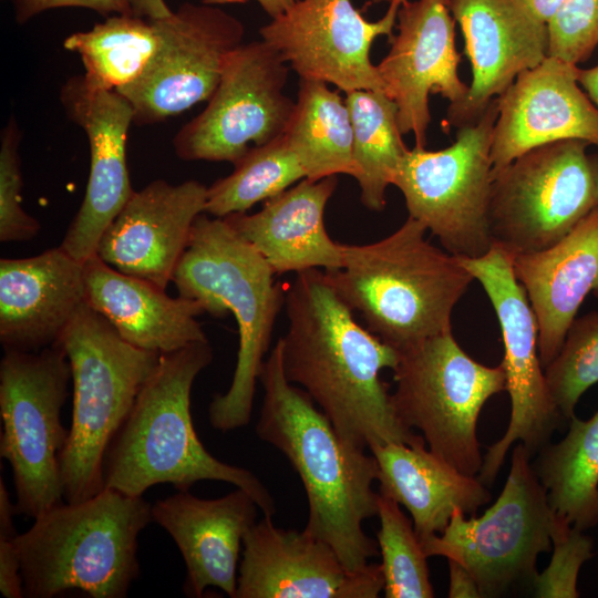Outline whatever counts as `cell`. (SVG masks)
<instances>
[{
    "mask_svg": "<svg viewBox=\"0 0 598 598\" xmlns=\"http://www.w3.org/2000/svg\"><path fill=\"white\" fill-rule=\"evenodd\" d=\"M285 310L288 326L279 338L285 375L343 441L361 450L425 442L400 421L380 375L396 367L399 351L358 322L324 270L296 274L286 288Z\"/></svg>",
    "mask_w": 598,
    "mask_h": 598,
    "instance_id": "obj_1",
    "label": "cell"
},
{
    "mask_svg": "<svg viewBox=\"0 0 598 598\" xmlns=\"http://www.w3.org/2000/svg\"><path fill=\"white\" fill-rule=\"evenodd\" d=\"M264 399L257 436L280 451L299 475L308 502L303 529L329 544L349 571H360L379 554L362 524L377 516L374 456L343 441L312 399L289 382L280 339L265 359Z\"/></svg>",
    "mask_w": 598,
    "mask_h": 598,
    "instance_id": "obj_2",
    "label": "cell"
},
{
    "mask_svg": "<svg viewBox=\"0 0 598 598\" xmlns=\"http://www.w3.org/2000/svg\"><path fill=\"white\" fill-rule=\"evenodd\" d=\"M208 340L162 353L134 406L112 442L103 463L104 488L143 496L168 483L189 491L199 481H220L245 489L264 515L272 516L275 501L250 471L213 456L199 440L190 413L196 377L210 364Z\"/></svg>",
    "mask_w": 598,
    "mask_h": 598,
    "instance_id": "obj_3",
    "label": "cell"
},
{
    "mask_svg": "<svg viewBox=\"0 0 598 598\" xmlns=\"http://www.w3.org/2000/svg\"><path fill=\"white\" fill-rule=\"evenodd\" d=\"M426 231L409 216L380 240L341 244V268L326 271L365 328L399 352L452 331L453 309L474 280Z\"/></svg>",
    "mask_w": 598,
    "mask_h": 598,
    "instance_id": "obj_4",
    "label": "cell"
},
{
    "mask_svg": "<svg viewBox=\"0 0 598 598\" xmlns=\"http://www.w3.org/2000/svg\"><path fill=\"white\" fill-rule=\"evenodd\" d=\"M266 259L224 218L200 214L172 281L178 295L199 302L215 318L231 313L239 336L236 367L224 394L208 406L210 425L221 432L249 424L259 373L269 351L286 288Z\"/></svg>",
    "mask_w": 598,
    "mask_h": 598,
    "instance_id": "obj_5",
    "label": "cell"
},
{
    "mask_svg": "<svg viewBox=\"0 0 598 598\" xmlns=\"http://www.w3.org/2000/svg\"><path fill=\"white\" fill-rule=\"evenodd\" d=\"M143 496L104 488L63 502L34 519L14 542L24 597L53 598L78 589L93 598H124L140 575L138 536L152 522Z\"/></svg>",
    "mask_w": 598,
    "mask_h": 598,
    "instance_id": "obj_6",
    "label": "cell"
},
{
    "mask_svg": "<svg viewBox=\"0 0 598 598\" xmlns=\"http://www.w3.org/2000/svg\"><path fill=\"white\" fill-rule=\"evenodd\" d=\"M59 344L72 374V420L60 455L64 501L78 503L104 489L107 447L156 369L159 353L136 348L86 302Z\"/></svg>",
    "mask_w": 598,
    "mask_h": 598,
    "instance_id": "obj_7",
    "label": "cell"
},
{
    "mask_svg": "<svg viewBox=\"0 0 598 598\" xmlns=\"http://www.w3.org/2000/svg\"><path fill=\"white\" fill-rule=\"evenodd\" d=\"M400 353L391 393L400 421L416 429L430 451L475 476L483 457L476 434L485 402L506 390L502 364L486 367L472 359L452 331L426 339Z\"/></svg>",
    "mask_w": 598,
    "mask_h": 598,
    "instance_id": "obj_8",
    "label": "cell"
},
{
    "mask_svg": "<svg viewBox=\"0 0 598 598\" xmlns=\"http://www.w3.org/2000/svg\"><path fill=\"white\" fill-rule=\"evenodd\" d=\"M71 367L59 344L9 350L0 362V456L11 466L18 515L35 518L63 503L60 455L69 437L61 411Z\"/></svg>",
    "mask_w": 598,
    "mask_h": 598,
    "instance_id": "obj_9",
    "label": "cell"
},
{
    "mask_svg": "<svg viewBox=\"0 0 598 598\" xmlns=\"http://www.w3.org/2000/svg\"><path fill=\"white\" fill-rule=\"evenodd\" d=\"M530 454L519 443L495 503L480 517L456 508L441 533L421 542L427 557L442 556L465 567L482 597H501L533 587L536 561L551 548L553 512Z\"/></svg>",
    "mask_w": 598,
    "mask_h": 598,
    "instance_id": "obj_10",
    "label": "cell"
},
{
    "mask_svg": "<svg viewBox=\"0 0 598 598\" xmlns=\"http://www.w3.org/2000/svg\"><path fill=\"white\" fill-rule=\"evenodd\" d=\"M588 145L581 140L548 143L492 171L493 245L511 258L543 250L598 206V159Z\"/></svg>",
    "mask_w": 598,
    "mask_h": 598,
    "instance_id": "obj_11",
    "label": "cell"
},
{
    "mask_svg": "<svg viewBox=\"0 0 598 598\" xmlns=\"http://www.w3.org/2000/svg\"><path fill=\"white\" fill-rule=\"evenodd\" d=\"M497 112L496 97L476 122L456 128L450 146L409 148L392 181L404 197L409 216L456 257L476 258L493 246L491 150Z\"/></svg>",
    "mask_w": 598,
    "mask_h": 598,
    "instance_id": "obj_12",
    "label": "cell"
},
{
    "mask_svg": "<svg viewBox=\"0 0 598 598\" xmlns=\"http://www.w3.org/2000/svg\"><path fill=\"white\" fill-rule=\"evenodd\" d=\"M289 69L264 40L240 44L207 106L173 138L176 155L234 165L251 147L282 136L296 105L285 93Z\"/></svg>",
    "mask_w": 598,
    "mask_h": 598,
    "instance_id": "obj_13",
    "label": "cell"
},
{
    "mask_svg": "<svg viewBox=\"0 0 598 598\" xmlns=\"http://www.w3.org/2000/svg\"><path fill=\"white\" fill-rule=\"evenodd\" d=\"M458 258L488 296L504 343L501 364L511 398V419L503 437L488 447L477 474L480 481L489 486L516 441L534 455L549 443L563 416L549 394L539 360L536 317L514 274L511 257L493 245L483 256Z\"/></svg>",
    "mask_w": 598,
    "mask_h": 598,
    "instance_id": "obj_14",
    "label": "cell"
},
{
    "mask_svg": "<svg viewBox=\"0 0 598 598\" xmlns=\"http://www.w3.org/2000/svg\"><path fill=\"white\" fill-rule=\"evenodd\" d=\"M154 20L158 42L152 59L136 81L116 90L137 125L163 122L208 101L246 33L237 17L208 3L184 2Z\"/></svg>",
    "mask_w": 598,
    "mask_h": 598,
    "instance_id": "obj_15",
    "label": "cell"
},
{
    "mask_svg": "<svg viewBox=\"0 0 598 598\" xmlns=\"http://www.w3.org/2000/svg\"><path fill=\"white\" fill-rule=\"evenodd\" d=\"M401 1L391 0L385 13L370 21L352 0H297L259 35L300 79L333 84L344 93H384L370 52L377 38L393 35Z\"/></svg>",
    "mask_w": 598,
    "mask_h": 598,
    "instance_id": "obj_16",
    "label": "cell"
},
{
    "mask_svg": "<svg viewBox=\"0 0 598 598\" xmlns=\"http://www.w3.org/2000/svg\"><path fill=\"white\" fill-rule=\"evenodd\" d=\"M450 0H402L396 34L390 50L377 65L384 93L398 106L401 133H412L417 147L426 146L431 123L430 94H440L460 105L468 85L458 75L461 54L455 44V19Z\"/></svg>",
    "mask_w": 598,
    "mask_h": 598,
    "instance_id": "obj_17",
    "label": "cell"
},
{
    "mask_svg": "<svg viewBox=\"0 0 598 598\" xmlns=\"http://www.w3.org/2000/svg\"><path fill=\"white\" fill-rule=\"evenodd\" d=\"M271 517L244 536L234 598H375L383 590L380 565L349 571L329 544Z\"/></svg>",
    "mask_w": 598,
    "mask_h": 598,
    "instance_id": "obj_18",
    "label": "cell"
},
{
    "mask_svg": "<svg viewBox=\"0 0 598 598\" xmlns=\"http://www.w3.org/2000/svg\"><path fill=\"white\" fill-rule=\"evenodd\" d=\"M72 122L86 134L90 174L83 202L60 246L85 262L96 255L100 239L134 193L126 161V141L134 113L116 91L90 86L72 76L60 91Z\"/></svg>",
    "mask_w": 598,
    "mask_h": 598,
    "instance_id": "obj_19",
    "label": "cell"
},
{
    "mask_svg": "<svg viewBox=\"0 0 598 598\" xmlns=\"http://www.w3.org/2000/svg\"><path fill=\"white\" fill-rule=\"evenodd\" d=\"M461 27L472 81L465 100L447 107L446 123L476 122L515 79L547 58L548 30L524 0H450Z\"/></svg>",
    "mask_w": 598,
    "mask_h": 598,
    "instance_id": "obj_20",
    "label": "cell"
},
{
    "mask_svg": "<svg viewBox=\"0 0 598 598\" xmlns=\"http://www.w3.org/2000/svg\"><path fill=\"white\" fill-rule=\"evenodd\" d=\"M207 187L156 179L133 193L102 235L96 255L114 269L165 290L183 257Z\"/></svg>",
    "mask_w": 598,
    "mask_h": 598,
    "instance_id": "obj_21",
    "label": "cell"
},
{
    "mask_svg": "<svg viewBox=\"0 0 598 598\" xmlns=\"http://www.w3.org/2000/svg\"><path fill=\"white\" fill-rule=\"evenodd\" d=\"M577 72L578 65L547 56L497 96L492 171L557 141L581 140L598 147V110L579 85Z\"/></svg>",
    "mask_w": 598,
    "mask_h": 598,
    "instance_id": "obj_22",
    "label": "cell"
},
{
    "mask_svg": "<svg viewBox=\"0 0 598 598\" xmlns=\"http://www.w3.org/2000/svg\"><path fill=\"white\" fill-rule=\"evenodd\" d=\"M258 508L239 487L213 499L178 491L152 505V520L169 534L184 559L186 596L203 597L216 587L235 597L240 547Z\"/></svg>",
    "mask_w": 598,
    "mask_h": 598,
    "instance_id": "obj_23",
    "label": "cell"
},
{
    "mask_svg": "<svg viewBox=\"0 0 598 598\" xmlns=\"http://www.w3.org/2000/svg\"><path fill=\"white\" fill-rule=\"evenodd\" d=\"M84 262L61 246L0 260V342L4 351L55 344L85 303Z\"/></svg>",
    "mask_w": 598,
    "mask_h": 598,
    "instance_id": "obj_24",
    "label": "cell"
},
{
    "mask_svg": "<svg viewBox=\"0 0 598 598\" xmlns=\"http://www.w3.org/2000/svg\"><path fill=\"white\" fill-rule=\"evenodd\" d=\"M511 259L536 317L545 369L558 354L587 295L598 296V206L553 246Z\"/></svg>",
    "mask_w": 598,
    "mask_h": 598,
    "instance_id": "obj_25",
    "label": "cell"
},
{
    "mask_svg": "<svg viewBox=\"0 0 598 598\" xmlns=\"http://www.w3.org/2000/svg\"><path fill=\"white\" fill-rule=\"evenodd\" d=\"M337 185V176L303 178L266 200L259 212L231 214L224 219L276 275L309 269L334 271L342 265L341 244L329 236L324 212Z\"/></svg>",
    "mask_w": 598,
    "mask_h": 598,
    "instance_id": "obj_26",
    "label": "cell"
},
{
    "mask_svg": "<svg viewBox=\"0 0 598 598\" xmlns=\"http://www.w3.org/2000/svg\"><path fill=\"white\" fill-rule=\"evenodd\" d=\"M86 303L102 315L132 346L167 353L208 340L197 317L196 300L169 297L141 278L123 274L97 255L84 262Z\"/></svg>",
    "mask_w": 598,
    "mask_h": 598,
    "instance_id": "obj_27",
    "label": "cell"
},
{
    "mask_svg": "<svg viewBox=\"0 0 598 598\" xmlns=\"http://www.w3.org/2000/svg\"><path fill=\"white\" fill-rule=\"evenodd\" d=\"M369 450L379 468V493L409 511L421 542L442 533L456 508L474 514L492 498L478 477L425 450V442L375 444Z\"/></svg>",
    "mask_w": 598,
    "mask_h": 598,
    "instance_id": "obj_28",
    "label": "cell"
},
{
    "mask_svg": "<svg viewBox=\"0 0 598 598\" xmlns=\"http://www.w3.org/2000/svg\"><path fill=\"white\" fill-rule=\"evenodd\" d=\"M533 464L553 514L585 530L598 523V411L587 421L575 415L567 435L546 444Z\"/></svg>",
    "mask_w": 598,
    "mask_h": 598,
    "instance_id": "obj_29",
    "label": "cell"
},
{
    "mask_svg": "<svg viewBox=\"0 0 598 598\" xmlns=\"http://www.w3.org/2000/svg\"><path fill=\"white\" fill-rule=\"evenodd\" d=\"M306 178L354 176L353 126L346 99L327 83L300 79L298 99L283 134Z\"/></svg>",
    "mask_w": 598,
    "mask_h": 598,
    "instance_id": "obj_30",
    "label": "cell"
},
{
    "mask_svg": "<svg viewBox=\"0 0 598 598\" xmlns=\"http://www.w3.org/2000/svg\"><path fill=\"white\" fill-rule=\"evenodd\" d=\"M353 126L354 178L360 200L370 210L385 207V193L408 147L398 123V106L385 93L354 90L346 93Z\"/></svg>",
    "mask_w": 598,
    "mask_h": 598,
    "instance_id": "obj_31",
    "label": "cell"
},
{
    "mask_svg": "<svg viewBox=\"0 0 598 598\" xmlns=\"http://www.w3.org/2000/svg\"><path fill=\"white\" fill-rule=\"evenodd\" d=\"M157 42L154 19L115 14L87 31L70 34L63 47L79 54L90 86L116 91L142 75Z\"/></svg>",
    "mask_w": 598,
    "mask_h": 598,
    "instance_id": "obj_32",
    "label": "cell"
},
{
    "mask_svg": "<svg viewBox=\"0 0 598 598\" xmlns=\"http://www.w3.org/2000/svg\"><path fill=\"white\" fill-rule=\"evenodd\" d=\"M303 178L306 172L282 135L251 147L228 176L207 187L205 213L219 218L246 213Z\"/></svg>",
    "mask_w": 598,
    "mask_h": 598,
    "instance_id": "obj_33",
    "label": "cell"
},
{
    "mask_svg": "<svg viewBox=\"0 0 598 598\" xmlns=\"http://www.w3.org/2000/svg\"><path fill=\"white\" fill-rule=\"evenodd\" d=\"M377 543L386 598H432L434 590L421 540L413 523L394 499L379 493Z\"/></svg>",
    "mask_w": 598,
    "mask_h": 598,
    "instance_id": "obj_34",
    "label": "cell"
},
{
    "mask_svg": "<svg viewBox=\"0 0 598 598\" xmlns=\"http://www.w3.org/2000/svg\"><path fill=\"white\" fill-rule=\"evenodd\" d=\"M544 372L556 409L570 420L581 394L598 382V311L575 318Z\"/></svg>",
    "mask_w": 598,
    "mask_h": 598,
    "instance_id": "obj_35",
    "label": "cell"
},
{
    "mask_svg": "<svg viewBox=\"0 0 598 598\" xmlns=\"http://www.w3.org/2000/svg\"><path fill=\"white\" fill-rule=\"evenodd\" d=\"M21 132L11 116L1 132L0 145V240L27 241L40 231V223L22 207V173L19 157Z\"/></svg>",
    "mask_w": 598,
    "mask_h": 598,
    "instance_id": "obj_36",
    "label": "cell"
},
{
    "mask_svg": "<svg viewBox=\"0 0 598 598\" xmlns=\"http://www.w3.org/2000/svg\"><path fill=\"white\" fill-rule=\"evenodd\" d=\"M553 556L534 579L533 594L539 598L578 597L577 577L581 565L592 556V543L582 530L553 514Z\"/></svg>",
    "mask_w": 598,
    "mask_h": 598,
    "instance_id": "obj_37",
    "label": "cell"
},
{
    "mask_svg": "<svg viewBox=\"0 0 598 598\" xmlns=\"http://www.w3.org/2000/svg\"><path fill=\"white\" fill-rule=\"evenodd\" d=\"M547 56L578 65L598 45V0H565L547 23Z\"/></svg>",
    "mask_w": 598,
    "mask_h": 598,
    "instance_id": "obj_38",
    "label": "cell"
},
{
    "mask_svg": "<svg viewBox=\"0 0 598 598\" xmlns=\"http://www.w3.org/2000/svg\"><path fill=\"white\" fill-rule=\"evenodd\" d=\"M12 6L14 19L20 24L47 10L69 7L90 9L105 18L132 14L125 0H12Z\"/></svg>",
    "mask_w": 598,
    "mask_h": 598,
    "instance_id": "obj_39",
    "label": "cell"
},
{
    "mask_svg": "<svg viewBox=\"0 0 598 598\" xmlns=\"http://www.w3.org/2000/svg\"><path fill=\"white\" fill-rule=\"evenodd\" d=\"M16 538H0V591L7 598H22L23 581Z\"/></svg>",
    "mask_w": 598,
    "mask_h": 598,
    "instance_id": "obj_40",
    "label": "cell"
},
{
    "mask_svg": "<svg viewBox=\"0 0 598 598\" xmlns=\"http://www.w3.org/2000/svg\"><path fill=\"white\" fill-rule=\"evenodd\" d=\"M447 560L450 569L448 597L481 598L480 588L468 570L453 559Z\"/></svg>",
    "mask_w": 598,
    "mask_h": 598,
    "instance_id": "obj_41",
    "label": "cell"
},
{
    "mask_svg": "<svg viewBox=\"0 0 598 598\" xmlns=\"http://www.w3.org/2000/svg\"><path fill=\"white\" fill-rule=\"evenodd\" d=\"M18 515L16 505L10 498L8 488L0 478V538H16L19 534L14 526V516Z\"/></svg>",
    "mask_w": 598,
    "mask_h": 598,
    "instance_id": "obj_42",
    "label": "cell"
},
{
    "mask_svg": "<svg viewBox=\"0 0 598 598\" xmlns=\"http://www.w3.org/2000/svg\"><path fill=\"white\" fill-rule=\"evenodd\" d=\"M135 17L161 19L173 13L165 0H125Z\"/></svg>",
    "mask_w": 598,
    "mask_h": 598,
    "instance_id": "obj_43",
    "label": "cell"
},
{
    "mask_svg": "<svg viewBox=\"0 0 598 598\" xmlns=\"http://www.w3.org/2000/svg\"><path fill=\"white\" fill-rule=\"evenodd\" d=\"M578 83L598 110V64L589 69H579Z\"/></svg>",
    "mask_w": 598,
    "mask_h": 598,
    "instance_id": "obj_44",
    "label": "cell"
},
{
    "mask_svg": "<svg viewBox=\"0 0 598 598\" xmlns=\"http://www.w3.org/2000/svg\"><path fill=\"white\" fill-rule=\"evenodd\" d=\"M529 10L546 24L559 11L565 0H524Z\"/></svg>",
    "mask_w": 598,
    "mask_h": 598,
    "instance_id": "obj_45",
    "label": "cell"
},
{
    "mask_svg": "<svg viewBox=\"0 0 598 598\" xmlns=\"http://www.w3.org/2000/svg\"><path fill=\"white\" fill-rule=\"evenodd\" d=\"M261 9L274 19L283 13L297 0H256Z\"/></svg>",
    "mask_w": 598,
    "mask_h": 598,
    "instance_id": "obj_46",
    "label": "cell"
},
{
    "mask_svg": "<svg viewBox=\"0 0 598 598\" xmlns=\"http://www.w3.org/2000/svg\"><path fill=\"white\" fill-rule=\"evenodd\" d=\"M372 3L379 4V3H389L391 0H370Z\"/></svg>",
    "mask_w": 598,
    "mask_h": 598,
    "instance_id": "obj_47",
    "label": "cell"
}]
</instances>
